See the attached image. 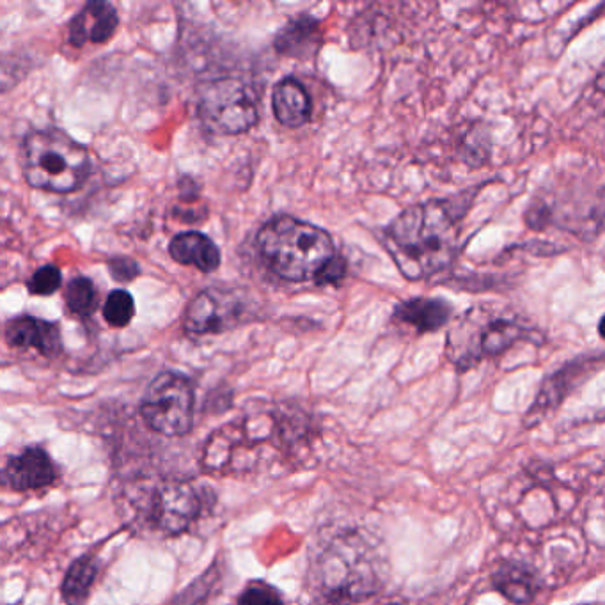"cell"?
Returning a JSON list of instances; mask_svg holds the SVG:
<instances>
[{"label":"cell","mask_w":605,"mask_h":605,"mask_svg":"<svg viewBox=\"0 0 605 605\" xmlns=\"http://www.w3.org/2000/svg\"><path fill=\"white\" fill-rule=\"evenodd\" d=\"M451 316H453V306L448 300L417 297L400 302L394 307L393 318L398 323L409 325L417 334H426L446 327Z\"/></svg>","instance_id":"obj_16"},{"label":"cell","mask_w":605,"mask_h":605,"mask_svg":"<svg viewBox=\"0 0 605 605\" xmlns=\"http://www.w3.org/2000/svg\"><path fill=\"white\" fill-rule=\"evenodd\" d=\"M6 341L13 348L36 350L43 357H57L63 352L61 329L57 323L34 316H18L6 325Z\"/></svg>","instance_id":"obj_13"},{"label":"cell","mask_w":605,"mask_h":605,"mask_svg":"<svg viewBox=\"0 0 605 605\" xmlns=\"http://www.w3.org/2000/svg\"><path fill=\"white\" fill-rule=\"evenodd\" d=\"M387 605H409V604H403V602H391V604H387Z\"/></svg>","instance_id":"obj_28"},{"label":"cell","mask_w":605,"mask_h":605,"mask_svg":"<svg viewBox=\"0 0 605 605\" xmlns=\"http://www.w3.org/2000/svg\"><path fill=\"white\" fill-rule=\"evenodd\" d=\"M118 11L109 2H89L71 20L70 43L82 47L87 41L107 43L118 29Z\"/></svg>","instance_id":"obj_14"},{"label":"cell","mask_w":605,"mask_h":605,"mask_svg":"<svg viewBox=\"0 0 605 605\" xmlns=\"http://www.w3.org/2000/svg\"><path fill=\"white\" fill-rule=\"evenodd\" d=\"M169 254L180 265L196 267L205 274H212L220 267L219 247L213 244L212 238L199 231H187L174 236L169 245Z\"/></svg>","instance_id":"obj_18"},{"label":"cell","mask_w":605,"mask_h":605,"mask_svg":"<svg viewBox=\"0 0 605 605\" xmlns=\"http://www.w3.org/2000/svg\"><path fill=\"white\" fill-rule=\"evenodd\" d=\"M194 387L176 371H164L151 380L142 396V421L165 437H183L194 426Z\"/></svg>","instance_id":"obj_9"},{"label":"cell","mask_w":605,"mask_h":605,"mask_svg":"<svg viewBox=\"0 0 605 605\" xmlns=\"http://www.w3.org/2000/svg\"><path fill=\"white\" fill-rule=\"evenodd\" d=\"M242 315V302L231 291L208 288L196 295L185 309L183 325L192 334H212L231 329Z\"/></svg>","instance_id":"obj_11"},{"label":"cell","mask_w":605,"mask_h":605,"mask_svg":"<svg viewBox=\"0 0 605 605\" xmlns=\"http://www.w3.org/2000/svg\"><path fill=\"white\" fill-rule=\"evenodd\" d=\"M600 421H605V414H602V416H600Z\"/></svg>","instance_id":"obj_29"},{"label":"cell","mask_w":605,"mask_h":605,"mask_svg":"<svg viewBox=\"0 0 605 605\" xmlns=\"http://www.w3.org/2000/svg\"><path fill=\"white\" fill-rule=\"evenodd\" d=\"M272 109L275 119L286 128H300L306 125L313 114L311 98L306 87L293 77L279 80L272 93Z\"/></svg>","instance_id":"obj_17"},{"label":"cell","mask_w":605,"mask_h":605,"mask_svg":"<svg viewBox=\"0 0 605 605\" xmlns=\"http://www.w3.org/2000/svg\"><path fill=\"white\" fill-rule=\"evenodd\" d=\"M318 41V22L311 16L302 15L283 27L275 40V50L288 57H300L313 50Z\"/></svg>","instance_id":"obj_20"},{"label":"cell","mask_w":605,"mask_h":605,"mask_svg":"<svg viewBox=\"0 0 605 605\" xmlns=\"http://www.w3.org/2000/svg\"><path fill=\"white\" fill-rule=\"evenodd\" d=\"M61 284H63L61 270L54 265H45L32 274L31 279L27 281V290L31 291L32 295L48 297L54 295L55 291L61 288Z\"/></svg>","instance_id":"obj_23"},{"label":"cell","mask_w":605,"mask_h":605,"mask_svg":"<svg viewBox=\"0 0 605 605\" xmlns=\"http://www.w3.org/2000/svg\"><path fill=\"white\" fill-rule=\"evenodd\" d=\"M605 364V352L598 354H584L574 361L566 362L563 368L545 378L540 393L536 396L533 407L526 416V426H536L542 423L550 412L558 409L559 405L574 393L579 385L584 384L588 378L597 373Z\"/></svg>","instance_id":"obj_10"},{"label":"cell","mask_w":605,"mask_h":605,"mask_svg":"<svg viewBox=\"0 0 605 605\" xmlns=\"http://www.w3.org/2000/svg\"><path fill=\"white\" fill-rule=\"evenodd\" d=\"M481 189L483 185L410 206L384 229L382 244L409 281L428 279L453 265L462 220Z\"/></svg>","instance_id":"obj_1"},{"label":"cell","mask_w":605,"mask_h":605,"mask_svg":"<svg viewBox=\"0 0 605 605\" xmlns=\"http://www.w3.org/2000/svg\"><path fill=\"white\" fill-rule=\"evenodd\" d=\"M598 334H600V338L605 339V315L600 318V323H598Z\"/></svg>","instance_id":"obj_27"},{"label":"cell","mask_w":605,"mask_h":605,"mask_svg":"<svg viewBox=\"0 0 605 605\" xmlns=\"http://www.w3.org/2000/svg\"><path fill=\"white\" fill-rule=\"evenodd\" d=\"M139 490L134 501L137 522L157 535H183L205 511V492L190 481L160 480Z\"/></svg>","instance_id":"obj_7"},{"label":"cell","mask_w":605,"mask_h":605,"mask_svg":"<svg viewBox=\"0 0 605 605\" xmlns=\"http://www.w3.org/2000/svg\"><path fill=\"white\" fill-rule=\"evenodd\" d=\"M536 336L538 332L517 313H495L492 309L474 307L449 334L446 355L458 370L465 371Z\"/></svg>","instance_id":"obj_5"},{"label":"cell","mask_w":605,"mask_h":605,"mask_svg":"<svg viewBox=\"0 0 605 605\" xmlns=\"http://www.w3.org/2000/svg\"><path fill=\"white\" fill-rule=\"evenodd\" d=\"M64 304L71 315L80 316V318L93 315L98 306V293H96L93 281L87 277L71 279L64 290Z\"/></svg>","instance_id":"obj_21"},{"label":"cell","mask_w":605,"mask_h":605,"mask_svg":"<svg viewBox=\"0 0 605 605\" xmlns=\"http://www.w3.org/2000/svg\"><path fill=\"white\" fill-rule=\"evenodd\" d=\"M20 162L27 183L52 194L77 192L91 173L86 148L59 128L34 130L27 135Z\"/></svg>","instance_id":"obj_4"},{"label":"cell","mask_w":605,"mask_h":605,"mask_svg":"<svg viewBox=\"0 0 605 605\" xmlns=\"http://www.w3.org/2000/svg\"><path fill=\"white\" fill-rule=\"evenodd\" d=\"M258 251L272 272L291 283L316 279L336 256L332 236L325 229L291 215H277L260 229Z\"/></svg>","instance_id":"obj_3"},{"label":"cell","mask_w":605,"mask_h":605,"mask_svg":"<svg viewBox=\"0 0 605 605\" xmlns=\"http://www.w3.org/2000/svg\"><path fill=\"white\" fill-rule=\"evenodd\" d=\"M316 590L334 605H352L380 588L377 570L366 545L355 535L329 542L313 568Z\"/></svg>","instance_id":"obj_6"},{"label":"cell","mask_w":605,"mask_h":605,"mask_svg":"<svg viewBox=\"0 0 605 605\" xmlns=\"http://www.w3.org/2000/svg\"><path fill=\"white\" fill-rule=\"evenodd\" d=\"M59 471L52 458L41 446H29L20 453L9 456L2 469L4 487L15 492H34L54 487Z\"/></svg>","instance_id":"obj_12"},{"label":"cell","mask_w":605,"mask_h":605,"mask_svg":"<svg viewBox=\"0 0 605 605\" xmlns=\"http://www.w3.org/2000/svg\"><path fill=\"white\" fill-rule=\"evenodd\" d=\"M197 116L208 132L238 135L258 123V103L251 87L240 79L226 77L201 87Z\"/></svg>","instance_id":"obj_8"},{"label":"cell","mask_w":605,"mask_h":605,"mask_svg":"<svg viewBox=\"0 0 605 605\" xmlns=\"http://www.w3.org/2000/svg\"><path fill=\"white\" fill-rule=\"evenodd\" d=\"M109 272L110 277L118 283H130V281H134L137 275L141 274L139 265L132 258H126V256H116V258L109 260Z\"/></svg>","instance_id":"obj_25"},{"label":"cell","mask_w":605,"mask_h":605,"mask_svg":"<svg viewBox=\"0 0 605 605\" xmlns=\"http://www.w3.org/2000/svg\"><path fill=\"white\" fill-rule=\"evenodd\" d=\"M291 448L288 425L274 414H251L220 426L203 446L201 465L215 474L263 471Z\"/></svg>","instance_id":"obj_2"},{"label":"cell","mask_w":605,"mask_h":605,"mask_svg":"<svg viewBox=\"0 0 605 605\" xmlns=\"http://www.w3.org/2000/svg\"><path fill=\"white\" fill-rule=\"evenodd\" d=\"M492 586L513 604H531L542 591L543 582L535 566L524 561H504L492 575Z\"/></svg>","instance_id":"obj_15"},{"label":"cell","mask_w":605,"mask_h":605,"mask_svg":"<svg viewBox=\"0 0 605 605\" xmlns=\"http://www.w3.org/2000/svg\"><path fill=\"white\" fill-rule=\"evenodd\" d=\"M238 605H284L281 593L267 582H251L236 600Z\"/></svg>","instance_id":"obj_24"},{"label":"cell","mask_w":605,"mask_h":605,"mask_svg":"<svg viewBox=\"0 0 605 605\" xmlns=\"http://www.w3.org/2000/svg\"><path fill=\"white\" fill-rule=\"evenodd\" d=\"M98 572H100V565L95 556L84 554L75 559L64 575L63 586H61L64 602L68 605L86 604L98 579Z\"/></svg>","instance_id":"obj_19"},{"label":"cell","mask_w":605,"mask_h":605,"mask_svg":"<svg viewBox=\"0 0 605 605\" xmlns=\"http://www.w3.org/2000/svg\"><path fill=\"white\" fill-rule=\"evenodd\" d=\"M134 297L126 290L110 291L109 297L103 304V318L114 329H123L134 320Z\"/></svg>","instance_id":"obj_22"},{"label":"cell","mask_w":605,"mask_h":605,"mask_svg":"<svg viewBox=\"0 0 605 605\" xmlns=\"http://www.w3.org/2000/svg\"><path fill=\"white\" fill-rule=\"evenodd\" d=\"M346 275V260L343 256H334L332 260L322 268V272L316 275L315 283L318 286H336L345 279Z\"/></svg>","instance_id":"obj_26"}]
</instances>
